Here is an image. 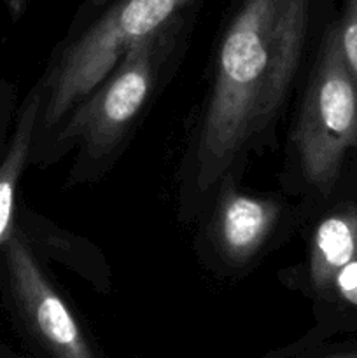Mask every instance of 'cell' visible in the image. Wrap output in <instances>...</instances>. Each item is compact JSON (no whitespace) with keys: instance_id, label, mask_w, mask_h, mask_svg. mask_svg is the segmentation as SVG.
Segmentation results:
<instances>
[{"instance_id":"6da1fadb","label":"cell","mask_w":357,"mask_h":358,"mask_svg":"<svg viewBox=\"0 0 357 358\" xmlns=\"http://www.w3.org/2000/svg\"><path fill=\"white\" fill-rule=\"evenodd\" d=\"M331 0H237L186 149L178 215L188 222L275 133L331 27Z\"/></svg>"},{"instance_id":"9c48e42d","label":"cell","mask_w":357,"mask_h":358,"mask_svg":"<svg viewBox=\"0 0 357 358\" xmlns=\"http://www.w3.org/2000/svg\"><path fill=\"white\" fill-rule=\"evenodd\" d=\"M343 59L357 86V0H343L342 14L335 20Z\"/></svg>"},{"instance_id":"8992f818","label":"cell","mask_w":357,"mask_h":358,"mask_svg":"<svg viewBox=\"0 0 357 358\" xmlns=\"http://www.w3.org/2000/svg\"><path fill=\"white\" fill-rule=\"evenodd\" d=\"M238 178H227L217 189L209 206L206 248L209 259L223 269L238 271L258 261L276 236L286 217L279 199L248 194L237 187Z\"/></svg>"},{"instance_id":"ba28073f","label":"cell","mask_w":357,"mask_h":358,"mask_svg":"<svg viewBox=\"0 0 357 358\" xmlns=\"http://www.w3.org/2000/svg\"><path fill=\"white\" fill-rule=\"evenodd\" d=\"M354 259H357V208L343 205L315 224L308 250V283L315 292H328L336 273Z\"/></svg>"},{"instance_id":"7c38bea8","label":"cell","mask_w":357,"mask_h":358,"mask_svg":"<svg viewBox=\"0 0 357 358\" xmlns=\"http://www.w3.org/2000/svg\"><path fill=\"white\" fill-rule=\"evenodd\" d=\"M0 358H14V357L10 355V352L6 348V346L0 345Z\"/></svg>"},{"instance_id":"8fae6325","label":"cell","mask_w":357,"mask_h":358,"mask_svg":"<svg viewBox=\"0 0 357 358\" xmlns=\"http://www.w3.org/2000/svg\"><path fill=\"white\" fill-rule=\"evenodd\" d=\"M329 290H335L345 303L357 306V259L350 261L336 273Z\"/></svg>"},{"instance_id":"52a82bcc","label":"cell","mask_w":357,"mask_h":358,"mask_svg":"<svg viewBox=\"0 0 357 358\" xmlns=\"http://www.w3.org/2000/svg\"><path fill=\"white\" fill-rule=\"evenodd\" d=\"M42 96H44L42 84L41 80H37L24 100L18 105L6 154L0 161V247L16 226L18 208H20L18 203L20 184L24 171L30 166Z\"/></svg>"},{"instance_id":"3957f363","label":"cell","mask_w":357,"mask_h":358,"mask_svg":"<svg viewBox=\"0 0 357 358\" xmlns=\"http://www.w3.org/2000/svg\"><path fill=\"white\" fill-rule=\"evenodd\" d=\"M200 0H102L97 14L52 55L41 77L42 105L34 147L100 86L133 45L188 20Z\"/></svg>"},{"instance_id":"30bf717a","label":"cell","mask_w":357,"mask_h":358,"mask_svg":"<svg viewBox=\"0 0 357 358\" xmlns=\"http://www.w3.org/2000/svg\"><path fill=\"white\" fill-rule=\"evenodd\" d=\"M18 112L16 86L10 80L0 79V161L6 154L10 129Z\"/></svg>"},{"instance_id":"277c9868","label":"cell","mask_w":357,"mask_h":358,"mask_svg":"<svg viewBox=\"0 0 357 358\" xmlns=\"http://www.w3.org/2000/svg\"><path fill=\"white\" fill-rule=\"evenodd\" d=\"M352 150H357V86L332 20L304 80L289 133L284 180L296 192L329 198Z\"/></svg>"},{"instance_id":"5b68a950","label":"cell","mask_w":357,"mask_h":358,"mask_svg":"<svg viewBox=\"0 0 357 358\" xmlns=\"http://www.w3.org/2000/svg\"><path fill=\"white\" fill-rule=\"evenodd\" d=\"M0 292L18 329L49 357L97 358L18 219L0 247Z\"/></svg>"},{"instance_id":"7a4b0ae2","label":"cell","mask_w":357,"mask_h":358,"mask_svg":"<svg viewBox=\"0 0 357 358\" xmlns=\"http://www.w3.org/2000/svg\"><path fill=\"white\" fill-rule=\"evenodd\" d=\"M186 21L133 45L107 79L94 87L62 124L31 149L30 164L49 166L77 150L69 178L72 184L98 180L121 152L125 140L149 105L178 42Z\"/></svg>"}]
</instances>
